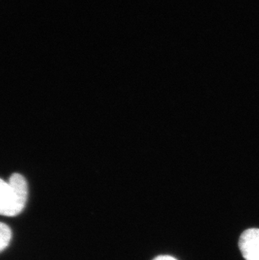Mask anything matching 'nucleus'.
<instances>
[{"label": "nucleus", "mask_w": 259, "mask_h": 260, "mask_svg": "<svg viewBox=\"0 0 259 260\" xmlns=\"http://www.w3.org/2000/svg\"><path fill=\"white\" fill-rule=\"evenodd\" d=\"M239 248L246 260H259V229H247L239 239Z\"/></svg>", "instance_id": "nucleus-2"}, {"label": "nucleus", "mask_w": 259, "mask_h": 260, "mask_svg": "<svg viewBox=\"0 0 259 260\" xmlns=\"http://www.w3.org/2000/svg\"><path fill=\"white\" fill-rule=\"evenodd\" d=\"M153 260H177L176 258H173L171 256L161 255L156 257Z\"/></svg>", "instance_id": "nucleus-4"}, {"label": "nucleus", "mask_w": 259, "mask_h": 260, "mask_svg": "<svg viewBox=\"0 0 259 260\" xmlns=\"http://www.w3.org/2000/svg\"><path fill=\"white\" fill-rule=\"evenodd\" d=\"M11 238H12V233L10 226L3 222H0V253L9 246Z\"/></svg>", "instance_id": "nucleus-3"}, {"label": "nucleus", "mask_w": 259, "mask_h": 260, "mask_svg": "<svg viewBox=\"0 0 259 260\" xmlns=\"http://www.w3.org/2000/svg\"><path fill=\"white\" fill-rule=\"evenodd\" d=\"M28 184L20 174H13L9 181L0 179V215L15 216L25 208Z\"/></svg>", "instance_id": "nucleus-1"}]
</instances>
